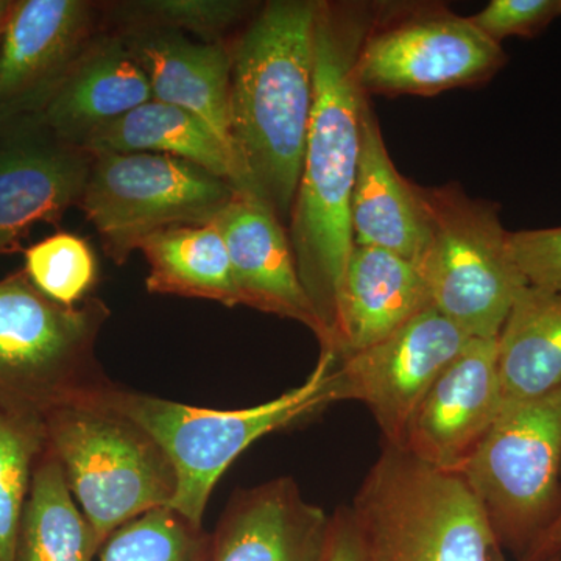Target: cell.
Wrapping results in <instances>:
<instances>
[{"instance_id": "cell-1", "label": "cell", "mask_w": 561, "mask_h": 561, "mask_svg": "<svg viewBox=\"0 0 561 561\" xmlns=\"http://www.w3.org/2000/svg\"><path fill=\"white\" fill-rule=\"evenodd\" d=\"M379 9L319 2L316 102L289 232L298 275L319 320L321 351H334L346 265L353 250L351 198L360 151L362 103L354 66Z\"/></svg>"}, {"instance_id": "cell-2", "label": "cell", "mask_w": 561, "mask_h": 561, "mask_svg": "<svg viewBox=\"0 0 561 561\" xmlns=\"http://www.w3.org/2000/svg\"><path fill=\"white\" fill-rule=\"evenodd\" d=\"M317 9V0H271L231 46V138L241 194L286 227L316 102Z\"/></svg>"}, {"instance_id": "cell-3", "label": "cell", "mask_w": 561, "mask_h": 561, "mask_svg": "<svg viewBox=\"0 0 561 561\" xmlns=\"http://www.w3.org/2000/svg\"><path fill=\"white\" fill-rule=\"evenodd\" d=\"M348 512L364 561H491L501 549L460 472L389 443Z\"/></svg>"}, {"instance_id": "cell-4", "label": "cell", "mask_w": 561, "mask_h": 561, "mask_svg": "<svg viewBox=\"0 0 561 561\" xmlns=\"http://www.w3.org/2000/svg\"><path fill=\"white\" fill-rule=\"evenodd\" d=\"M110 317L99 297L76 308L51 300L24 271L0 279V415L44 421L66 405L105 398L116 383L95 346Z\"/></svg>"}, {"instance_id": "cell-5", "label": "cell", "mask_w": 561, "mask_h": 561, "mask_svg": "<svg viewBox=\"0 0 561 561\" xmlns=\"http://www.w3.org/2000/svg\"><path fill=\"white\" fill-rule=\"evenodd\" d=\"M334 365V354L321 351L316 370L300 387L236 411L194 408L117 386L105 400L149 431L164 448L179 481L171 508L202 526L214 486L247 448L339 401Z\"/></svg>"}, {"instance_id": "cell-6", "label": "cell", "mask_w": 561, "mask_h": 561, "mask_svg": "<svg viewBox=\"0 0 561 561\" xmlns=\"http://www.w3.org/2000/svg\"><path fill=\"white\" fill-rule=\"evenodd\" d=\"M43 426L101 548L125 524L171 507L179 481L168 453L105 398L58 409Z\"/></svg>"}, {"instance_id": "cell-7", "label": "cell", "mask_w": 561, "mask_h": 561, "mask_svg": "<svg viewBox=\"0 0 561 561\" xmlns=\"http://www.w3.org/2000/svg\"><path fill=\"white\" fill-rule=\"evenodd\" d=\"M430 241L419 264L432 305L471 339H497L516 295L527 286L508 250L500 206L459 184L423 187Z\"/></svg>"}, {"instance_id": "cell-8", "label": "cell", "mask_w": 561, "mask_h": 561, "mask_svg": "<svg viewBox=\"0 0 561 561\" xmlns=\"http://www.w3.org/2000/svg\"><path fill=\"white\" fill-rule=\"evenodd\" d=\"M501 549L522 561L551 527L561 504V389L504 401L500 415L459 471Z\"/></svg>"}, {"instance_id": "cell-9", "label": "cell", "mask_w": 561, "mask_h": 561, "mask_svg": "<svg viewBox=\"0 0 561 561\" xmlns=\"http://www.w3.org/2000/svg\"><path fill=\"white\" fill-rule=\"evenodd\" d=\"M236 194L228 181L169 154L99 153L79 208L106 257L124 265L157 232L213 224Z\"/></svg>"}, {"instance_id": "cell-10", "label": "cell", "mask_w": 561, "mask_h": 561, "mask_svg": "<svg viewBox=\"0 0 561 561\" xmlns=\"http://www.w3.org/2000/svg\"><path fill=\"white\" fill-rule=\"evenodd\" d=\"M507 61L501 44L446 9L376 16L354 76L365 95H435L490 80Z\"/></svg>"}, {"instance_id": "cell-11", "label": "cell", "mask_w": 561, "mask_h": 561, "mask_svg": "<svg viewBox=\"0 0 561 561\" xmlns=\"http://www.w3.org/2000/svg\"><path fill=\"white\" fill-rule=\"evenodd\" d=\"M471 341L437 309H427L381 342L335 359L339 401L364 402L387 443L401 446L424 394Z\"/></svg>"}, {"instance_id": "cell-12", "label": "cell", "mask_w": 561, "mask_h": 561, "mask_svg": "<svg viewBox=\"0 0 561 561\" xmlns=\"http://www.w3.org/2000/svg\"><path fill=\"white\" fill-rule=\"evenodd\" d=\"M94 154L61 138L41 113L0 116V256L38 224L79 208Z\"/></svg>"}, {"instance_id": "cell-13", "label": "cell", "mask_w": 561, "mask_h": 561, "mask_svg": "<svg viewBox=\"0 0 561 561\" xmlns=\"http://www.w3.org/2000/svg\"><path fill=\"white\" fill-rule=\"evenodd\" d=\"M103 32L101 2L16 0L0 43V116L41 113Z\"/></svg>"}, {"instance_id": "cell-14", "label": "cell", "mask_w": 561, "mask_h": 561, "mask_svg": "<svg viewBox=\"0 0 561 561\" xmlns=\"http://www.w3.org/2000/svg\"><path fill=\"white\" fill-rule=\"evenodd\" d=\"M502 404L497 339H472L424 394L400 448L431 467L459 472Z\"/></svg>"}, {"instance_id": "cell-15", "label": "cell", "mask_w": 561, "mask_h": 561, "mask_svg": "<svg viewBox=\"0 0 561 561\" xmlns=\"http://www.w3.org/2000/svg\"><path fill=\"white\" fill-rule=\"evenodd\" d=\"M331 516L289 478L232 496L210 537L209 561H327Z\"/></svg>"}, {"instance_id": "cell-16", "label": "cell", "mask_w": 561, "mask_h": 561, "mask_svg": "<svg viewBox=\"0 0 561 561\" xmlns=\"http://www.w3.org/2000/svg\"><path fill=\"white\" fill-rule=\"evenodd\" d=\"M230 254L239 305L320 327L297 271L289 232L267 206L238 192L216 220Z\"/></svg>"}, {"instance_id": "cell-17", "label": "cell", "mask_w": 561, "mask_h": 561, "mask_svg": "<svg viewBox=\"0 0 561 561\" xmlns=\"http://www.w3.org/2000/svg\"><path fill=\"white\" fill-rule=\"evenodd\" d=\"M119 36L146 73L153 101L197 114L236 157L231 138L230 44L195 43L184 33L171 31H136Z\"/></svg>"}, {"instance_id": "cell-18", "label": "cell", "mask_w": 561, "mask_h": 561, "mask_svg": "<svg viewBox=\"0 0 561 561\" xmlns=\"http://www.w3.org/2000/svg\"><path fill=\"white\" fill-rule=\"evenodd\" d=\"M354 243L391 251L419 267L430 241L419 184L391 161L370 99L360 114V151L351 198Z\"/></svg>"}, {"instance_id": "cell-19", "label": "cell", "mask_w": 561, "mask_h": 561, "mask_svg": "<svg viewBox=\"0 0 561 561\" xmlns=\"http://www.w3.org/2000/svg\"><path fill=\"white\" fill-rule=\"evenodd\" d=\"M434 308L430 286L413 262L354 243L343 283L335 359L381 342Z\"/></svg>"}, {"instance_id": "cell-20", "label": "cell", "mask_w": 561, "mask_h": 561, "mask_svg": "<svg viewBox=\"0 0 561 561\" xmlns=\"http://www.w3.org/2000/svg\"><path fill=\"white\" fill-rule=\"evenodd\" d=\"M150 101L149 80L124 39L103 32L69 70L41 114L61 138L84 147L94 133Z\"/></svg>"}, {"instance_id": "cell-21", "label": "cell", "mask_w": 561, "mask_h": 561, "mask_svg": "<svg viewBox=\"0 0 561 561\" xmlns=\"http://www.w3.org/2000/svg\"><path fill=\"white\" fill-rule=\"evenodd\" d=\"M84 149L92 154H169L194 162L242 191L241 169L230 146L197 114L169 103H144L94 133Z\"/></svg>"}, {"instance_id": "cell-22", "label": "cell", "mask_w": 561, "mask_h": 561, "mask_svg": "<svg viewBox=\"0 0 561 561\" xmlns=\"http://www.w3.org/2000/svg\"><path fill=\"white\" fill-rule=\"evenodd\" d=\"M504 401L561 389V291L524 286L497 335Z\"/></svg>"}, {"instance_id": "cell-23", "label": "cell", "mask_w": 561, "mask_h": 561, "mask_svg": "<svg viewBox=\"0 0 561 561\" xmlns=\"http://www.w3.org/2000/svg\"><path fill=\"white\" fill-rule=\"evenodd\" d=\"M139 250L149 265L150 294L239 306L230 254L216 221L157 232Z\"/></svg>"}, {"instance_id": "cell-24", "label": "cell", "mask_w": 561, "mask_h": 561, "mask_svg": "<svg viewBox=\"0 0 561 561\" xmlns=\"http://www.w3.org/2000/svg\"><path fill=\"white\" fill-rule=\"evenodd\" d=\"M101 549L70 493L60 461L44 445L33 468L16 561H94Z\"/></svg>"}, {"instance_id": "cell-25", "label": "cell", "mask_w": 561, "mask_h": 561, "mask_svg": "<svg viewBox=\"0 0 561 561\" xmlns=\"http://www.w3.org/2000/svg\"><path fill=\"white\" fill-rule=\"evenodd\" d=\"M105 32L171 31L194 33L219 43L245 20L253 3L241 0H124L101 2Z\"/></svg>"}, {"instance_id": "cell-26", "label": "cell", "mask_w": 561, "mask_h": 561, "mask_svg": "<svg viewBox=\"0 0 561 561\" xmlns=\"http://www.w3.org/2000/svg\"><path fill=\"white\" fill-rule=\"evenodd\" d=\"M210 537L171 507L151 511L114 531L101 561H209Z\"/></svg>"}, {"instance_id": "cell-27", "label": "cell", "mask_w": 561, "mask_h": 561, "mask_svg": "<svg viewBox=\"0 0 561 561\" xmlns=\"http://www.w3.org/2000/svg\"><path fill=\"white\" fill-rule=\"evenodd\" d=\"M44 445L43 421L0 415V561H16L33 468Z\"/></svg>"}, {"instance_id": "cell-28", "label": "cell", "mask_w": 561, "mask_h": 561, "mask_svg": "<svg viewBox=\"0 0 561 561\" xmlns=\"http://www.w3.org/2000/svg\"><path fill=\"white\" fill-rule=\"evenodd\" d=\"M22 271L51 300L76 308L91 297L99 279V262L90 243L60 231L24 251Z\"/></svg>"}, {"instance_id": "cell-29", "label": "cell", "mask_w": 561, "mask_h": 561, "mask_svg": "<svg viewBox=\"0 0 561 561\" xmlns=\"http://www.w3.org/2000/svg\"><path fill=\"white\" fill-rule=\"evenodd\" d=\"M561 18V0H493L478 14L472 24L494 43L522 36L534 38Z\"/></svg>"}, {"instance_id": "cell-30", "label": "cell", "mask_w": 561, "mask_h": 561, "mask_svg": "<svg viewBox=\"0 0 561 561\" xmlns=\"http://www.w3.org/2000/svg\"><path fill=\"white\" fill-rule=\"evenodd\" d=\"M508 250L529 286L561 291V227L508 231Z\"/></svg>"}, {"instance_id": "cell-31", "label": "cell", "mask_w": 561, "mask_h": 561, "mask_svg": "<svg viewBox=\"0 0 561 561\" xmlns=\"http://www.w3.org/2000/svg\"><path fill=\"white\" fill-rule=\"evenodd\" d=\"M327 561H364L359 542L351 524L348 507H341L331 516L330 548Z\"/></svg>"}, {"instance_id": "cell-32", "label": "cell", "mask_w": 561, "mask_h": 561, "mask_svg": "<svg viewBox=\"0 0 561 561\" xmlns=\"http://www.w3.org/2000/svg\"><path fill=\"white\" fill-rule=\"evenodd\" d=\"M561 557V504L556 519L522 561H546Z\"/></svg>"}, {"instance_id": "cell-33", "label": "cell", "mask_w": 561, "mask_h": 561, "mask_svg": "<svg viewBox=\"0 0 561 561\" xmlns=\"http://www.w3.org/2000/svg\"><path fill=\"white\" fill-rule=\"evenodd\" d=\"M13 0H0V22L9 18L11 9H13Z\"/></svg>"}, {"instance_id": "cell-34", "label": "cell", "mask_w": 561, "mask_h": 561, "mask_svg": "<svg viewBox=\"0 0 561 561\" xmlns=\"http://www.w3.org/2000/svg\"><path fill=\"white\" fill-rule=\"evenodd\" d=\"M491 561H507V560H505L504 553H502V549H500V551H496V553H494L493 559H491ZM546 561H561V557H553V559H549Z\"/></svg>"}, {"instance_id": "cell-35", "label": "cell", "mask_w": 561, "mask_h": 561, "mask_svg": "<svg viewBox=\"0 0 561 561\" xmlns=\"http://www.w3.org/2000/svg\"><path fill=\"white\" fill-rule=\"evenodd\" d=\"M9 20V18H7ZM7 20L0 22V43H2L3 31H5Z\"/></svg>"}]
</instances>
